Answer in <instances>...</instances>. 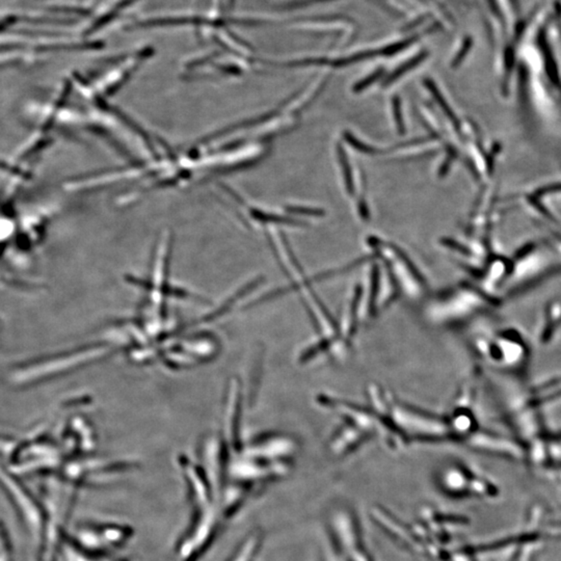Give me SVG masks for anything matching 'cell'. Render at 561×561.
<instances>
[{"label":"cell","mask_w":561,"mask_h":561,"mask_svg":"<svg viewBox=\"0 0 561 561\" xmlns=\"http://www.w3.org/2000/svg\"><path fill=\"white\" fill-rule=\"evenodd\" d=\"M484 305L482 294L473 288L461 286L430 301L426 317L439 326L456 324L475 314Z\"/></svg>","instance_id":"obj_1"},{"label":"cell","mask_w":561,"mask_h":561,"mask_svg":"<svg viewBox=\"0 0 561 561\" xmlns=\"http://www.w3.org/2000/svg\"><path fill=\"white\" fill-rule=\"evenodd\" d=\"M0 484L6 491L15 510L18 513L20 521L25 526L27 532L34 537V541L41 543L44 539L45 526H46V513L44 508L34 498L17 484L12 477L0 471Z\"/></svg>","instance_id":"obj_2"},{"label":"cell","mask_w":561,"mask_h":561,"mask_svg":"<svg viewBox=\"0 0 561 561\" xmlns=\"http://www.w3.org/2000/svg\"><path fill=\"white\" fill-rule=\"evenodd\" d=\"M443 484L451 493H489L487 484L477 476L461 468H450L444 473Z\"/></svg>","instance_id":"obj_3"},{"label":"cell","mask_w":561,"mask_h":561,"mask_svg":"<svg viewBox=\"0 0 561 561\" xmlns=\"http://www.w3.org/2000/svg\"><path fill=\"white\" fill-rule=\"evenodd\" d=\"M338 156H339L340 164H341L342 170H343V177L344 182H345L346 190H348V194H354L355 185L354 180H352V170H350L346 154L341 147H338Z\"/></svg>","instance_id":"obj_4"},{"label":"cell","mask_w":561,"mask_h":561,"mask_svg":"<svg viewBox=\"0 0 561 561\" xmlns=\"http://www.w3.org/2000/svg\"><path fill=\"white\" fill-rule=\"evenodd\" d=\"M428 90L430 91L432 93L433 96L437 101V103L439 104L440 107L443 110V112H445L446 116L451 120L452 124L454 125L456 127H459L458 121L456 120V116H454V112H452L451 108L449 107L447 103H446L445 99L443 98L441 94H440L439 91L437 90L435 88V84H432V82H428Z\"/></svg>","instance_id":"obj_5"},{"label":"cell","mask_w":561,"mask_h":561,"mask_svg":"<svg viewBox=\"0 0 561 561\" xmlns=\"http://www.w3.org/2000/svg\"><path fill=\"white\" fill-rule=\"evenodd\" d=\"M0 561H12L10 537L6 536V532L1 525H0Z\"/></svg>","instance_id":"obj_6"},{"label":"cell","mask_w":561,"mask_h":561,"mask_svg":"<svg viewBox=\"0 0 561 561\" xmlns=\"http://www.w3.org/2000/svg\"><path fill=\"white\" fill-rule=\"evenodd\" d=\"M393 112H394V119H395L396 125H397L398 131L400 133H404V119H402V106H400V100L395 97L393 99Z\"/></svg>","instance_id":"obj_7"}]
</instances>
